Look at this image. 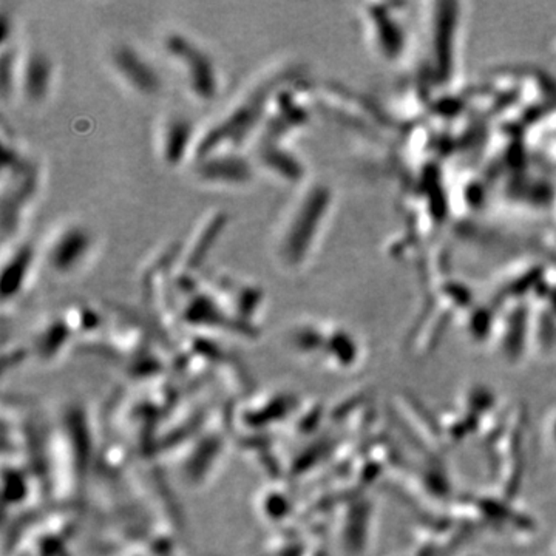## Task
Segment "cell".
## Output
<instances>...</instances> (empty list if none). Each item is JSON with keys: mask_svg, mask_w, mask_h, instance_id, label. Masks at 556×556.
<instances>
[{"mask_svg": "<svg viewBox=\"0 0 556 556\" xmlns=\"http://www.w3.org/2000/svg\"><path fill=\"white\" fill-rule=\"evenodd\" d=\"M165 48L173 57L181 61L184 69H187L189 85L194 93L204 101H212L217 95L218 82L211 57L201 48H198L192 40L178 35V32H172L167 36Z\"/></svg>", "mask_w": 556, "mask_h": 556, "instance_id": "1", "label": "cell"}, {"mask_svg": "<svg viewBox=\"0 0 556 556\" xmlns=\"http://www.w3.org/2000/svg\"><path fill=\"white\" fill-rule=\"evenodd\" d=\"M266 99L268 90H259L243 105H239L226 121H223L221 126L212 129L201 141L200 150H198L200 156H207L215 150V147L226 143V141L239 143L254 129L256 121H260L264 113V107H266Z\"/></svg>", "mask_w": 556, "mask_h": 556, "instance_id": "2", "label": "cell"}, {"mask_svg": "<svg viewBox=\"0 0 556 556\" xmlns=\"http://www.w3.org/2000/svg\"><path fill=\"white\" fill-rule=\"evenodd\" d=\"M325 198L323 192H312L297 211L283 237V243H281V254L286 261L292 264L302 261L308 251L311 238L314 237V230L317 227V220L320 211H323Z\"/></svg>", "mask_w": 556, "mask_h": 556, "instance_id": "3", "label": "cell"}, {"mask_svg": "<svg viewBox=\"0 0 556 556\" xmlns=\"http://www.w3.org/2000/svg\"><path fill=\"white\" fill-rule=\"evenodd\" d=\"M113 64L121 76L139 93L155 95L160 91L162 85L160 74L136 49L129 45L118 47L113 52Z\"/></svg>", "mask_w": 556, "mask_h": 556, "instance_id": "4", "label": "cell"}, {"mask_svg": "<svg viewBox=\"0 0 556 556\" xmlns=\"http://www.w3.org/2000/svg\"><path fill=\"white\" fill-rule=\"evenodd\" d=\"M91 246L90 234L81 226L65 229L53 243L48 261L57 272H70L84 260Z\"/></svg>", "mask_w": 556, "mask_h": 556, "instance_id": "5", "label": "cell"}, {"mask_svg": "<svg viewBox=\"0 0 556 556\" xmlns=\"http://www.w3.org/2000/svg\"><path fill=\"white\" fill-rule=\"evenodd\" d=\"M198 173L206 181L224 184H244L252 178V167L239 155L211 156L201 161Z\"/></svg>", "mask_w": 556, "mask_h": 556, "instance_id": "6", "label": "cell"}, {"mask_svg": "<svg viewBox=\"0 0 556 556\" xmlns=\"http://www.w3.org/2000/svg\"><path fill=\"white\" fill-rule=\"evenodd\" d=\"M52 62L47 54L35 52L28 56L22 74V90L31 102H40L45 99L49 84H52Z\"/></svg>", "mask_w": 556, "mask_h": 556, "instance_id": "7", "label": "cell"}, {"mask_svg": "<svg viewBox=\"0 0 556 556\" xmlns=\"http://www.w3.org/2000/svg\"><path fill=\"white\" fill-rule=\"evenodd\" d=\"M192 124L184 118H173L164 134V160L170 165H177L184 158L190 141H192Z\"/></svg>", "mask_w": 556, "mask_h": 556, "instance_id": "8", "label": "cell"}, {"mask_svg": "<svg viewBox=\"0 0 556 556\" xmlns=\"http://www.w3.org/2000/svg\"><path fill=\"white\" fill-rule=\"evenodd\" d=\"M31 261H32V249L28 244H23L13 254L10 261L5 264L2 272V280H0V285H2V294L5 298L19 292L25 278H27Z\"/></svg>", "mask_w": 556, "mask_h": 556, "instance_id": "9", "label": "cell"}, {"mask_svg": "<svg viewBox=\"0 0 556 556\" xmlns=\"http://www.w3.org/2000/svg\"><path fill=\"white\" fill-rule=\"evenodd\" d=\"M261 161L266 167L277 172L283 178L298 179L302 177L300 164L276 143H266V146L261 148Z\"/></svg>", "mask_w": 556, "mask_h": 556, "instance_id": "10", "label": "cell"}, {"mask_svg": "<svg viewBox=\"0 0 556 556\" xmlns=\"http://www.w3.org/2000/svg\"><path fill=\"white\" fill-rule=\"evenodd\" d=\"M226 224H227L226 213H220L211 221L209 226L203 230V235L198 238L194 251L189 255L190 266H200V264L204 261L207 252L211 251L215 242H217Z\"/></svg>", "mask_w": 556, "mask_h": 556, "instance_id": "11", "label": "cell"}]
</instances>
